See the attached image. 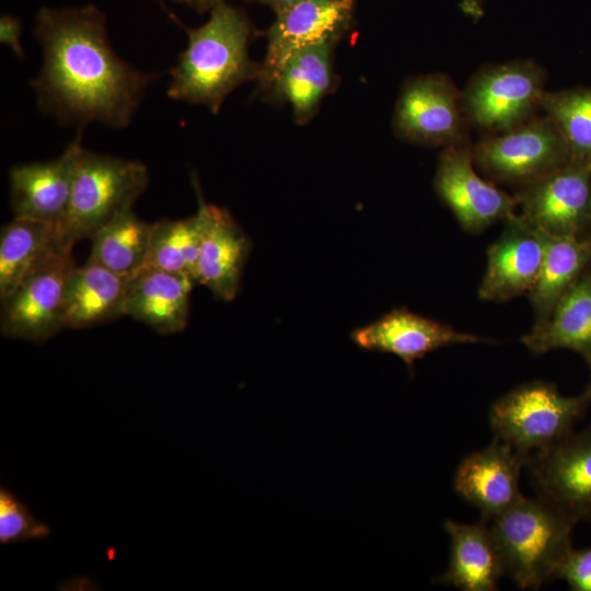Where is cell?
<instances>
[{
  "label": "cell",
  "mask_w": 591,
  "mask_h": 591,
  "mask_svg": "<svg viewBox=\"0 0 591 591\" xmlns=\"http://www.w3.org/2000/svg\"><path fill=\"white\" fill-rule=\"evenodd\" d=\"M106 15L94 4L43 7L34 34L43 66L31 81L38 108L66 125L127 127L155 73L123 60L112 48Z\"/></svg>",
  "instance_id": "6da1fadb"
},
{
  "label": "cell",
  "mask_w": 591,
  "mask_h": 591,
  "mask_svg": "<svg viewBox=\"0 0 591 591\" xmlns=\"http://www.w3.org/2000/svg\"><path fill=\"white\" fill-rule=\"evenodd\" d=\"M187 46L170 69V99L217 114L239 85L256 81L259 63L248 55L254 27L245 12L222 1L198 27L186 28Z\"/></svg>",
  "instance_id": "7a4b0ae2"
},
{
  "label": "cell",
  "mask_w": 591,
  "mask_h": 591,
  "mask_svg": "<svg viewBox=\"0 0 591 591\" xmlns=\"http://www.w3.org/2000/svg\"><path fill=\"white\" fill-rule=\"evenodd\" d=\"M488 524L506 576L522 590H537L556 578L577 522L538 496H523Z\"/></svg>",
  "instance_id": "3957f363"
},
{
  "label": "cell",
  "mask_w": 591,
  "mask_h": 591,
  "mask_svg": "<svg viewBox=\"0 0 591 591\" xmlns=\"http://www.w3.org/2000/svg\"><path fill=\"white\" fill-rule=\"evenodd\" d=\"M149 182L147 166L135 160L80 148L66 213L56 227V242L72 251L82 239L131 209Z\"/></svg>",
  "instance_id": "277c9868"
},
{
  "label": "cell",
  "mask_w": 591,
  "mask_h": 591,
  "mask_svg": "<svg viewBox=\"0 0 591 591\" xmlns=\"http://www.w3.org/2000/svg\"><path fill=\"white\" fill-rule=\"evenodd\" d=\"M591 404V395L567 396L551 382L523 383L497 398L489 408L494 438L530 456L575 430Z\"/></svg>",
  "instance_id": "5b68a950"
},
{
  "label": "cell",
  "mask_w": 591,
  "mask_h": 591,
  "mask_svg": "<svg viewBox=\"0 0 591 591\" xmlns=\"http://www.w3.org/2000/svg\"><path fill=\"white\" fill-rule=\"evenodd\" d=\"M76 266L71 251L55 241L16 287L1 299L2 335L42 343L66 328V286Z\"/></svg>",
  "instance_id": "8992f818"
},
{
  "label": "cell",
  "mask_w": 591,
  "mask_h": 591,
  "mask_svg": "<svg viewBox=\"0 0 591 591\" xmlns=\"http://www.w3.org/2000/svg\"><path fill=\"white\" fill-rule=\"evenodd\" d=\"M472 151L475 164L488 177L517 189L571 160L563 135L546 115L486 137Z\"/></svg>",
  "instance_id": "52a82bcc"
},
{
  "label": "cell",
  "mask_w": 591,
  "mask_h": 591,
  "mask_svg": "<svg viewBox=\"0 0 591 591\" xmlns=\"http://www.w3.org/2000/svg\"><path fill=\"white\" fill-rule=\"evenodd\" d=\"M545 74L530 60L482 70L462 93L465 117L489 132L508 131L530 119L541 101Z\"/></svg>",
  "instance_id": "ba28073f"
},
{
  "label": "cell",
  "mask_w": 591,
  "mask_h": 591,
  "mask_svg": "<svg viewBox=\"0 0 591 591\" xmlns=\"http://www.w3.org/2000/svg\"><path fill=\"white\" fill-rule=\"evenodd\" d=\"M519 215L545 234L586 237L591 215V165L569 160L514 195Z\"/></svg>",
  "instance_id": "9c48e42d"
},
{
  "label": "cell",
  "mask_w": 591,
  "mask_h": 591,
  "mask_svg": "<svg viewBox=\"0 0 591 591\" xmlns=\"http://www.w3.org/2000/svg\"><path fill=\"white\" fill-rule=\"evenodd\" d=\"M462 94L444 74L412 77L397 97L393 128L408 142L449 146L463 138Z\"/></svg>",
  "instance_id": "30bf717a"
},
{
  "label": "cell",
  "mask_w": 591,
  "mask_h": 591,
  "mask_svg": "<svg viewBox=\"0 0 591 591\" xmlns=\"http://www.w3.org/2000/svg\"><path fill=\"white\" fill-rule=\"evenodd\" d=\"M356 0H303L276 14L265 31L266 54L259 63L256 93L264 90L296 51L337 44L354 23Z\"/></svg>",
  "instance_id": "8fae6325"
},
{
  "label": "cell",
  "mask_w": 591,
  "mask_h": 591,
  "mask_svg": "<svg viewBox=\"0 0 591 591\" xmlns=\"http://www.w3.org/2000/svg\"><path fill=\"white\" fill-rule=\"evenodd\" d=\"M473 162V151L465 139L445 146L439 157L433 186L461 228L475 234L514 215L518 201L483 179Z\"/></svg>",
  "instance_id": "7c38bea8"
},
{
  "label": "cell",
  "mask_w": 591,
  "mask_h": 591,
  "mask_svg": "<svg viewBox=\"0 0 591 591\" xmlns=\"http://www.w3.org/2000/svg\"><path fill=\"white\" fill-rule=\"evenodd\" d=\"M525 468L536 496L577 523L591 520V422L531 454Z\"/></svg>",
  "instance_id": "4fadbf2b"
},
{
  "label": "cell",
  "mask_w": 591,
  "mask_h": 591,
  "mask_svg": "<svg viewBox=\"0 0 591 591\" xmlns=\"http://www.w3.org/2000/svg\"><path fill=\"white\" fill-rule=\"evenodd\" d=\"M530 456L493 439L484 449L467 454L459 464L453 487L456 494L490 522L522 497L520 476Z\"/></svg>",
  "instance_id": "5bb4252c"
},
{
  "label": "cell",
  "mask_w": 591,
  "mask_h": 591,
  "mask_svg": "<svg viewBox=\"0 0 591 591\" xmlns=\"http://www.w3.org/2000/svg\"><path fill=\"white\" fill-rule=\"evenodd\" d=\"M499 237L487 250V265L478 288L486 301L503 302L528 293L544 258L545 235L519 213L505 219Z\"/></svg>",
  "instance_id": "9a60e30c"
},
{
  "label": "cell",
  "mask_w": 591,
  "mask_h": 591,
  "mask_svg": "<svg viewBox=\"0 0 591 591\" xmlns=\"http://www.w3.org/2000/svg\"><path fill=\"white\" fill-rule=\"evenodd\" d=\"M82 134L54 160L14 165L9 172L15 218L56 227L63 218L72 188Z\"/></svg>",
  "instance_id": "2e32d148"
},
{
  "label": "cell",
  "mask_w": 591,
  "mask_h": 591,
  "mask_svg": "<svg viewBox=\"0 0 591 591\" xmlns=\"http://www.w3.org/2000/svg\"><path fill=\"white\" fill-rule=\"evenodd\" d=\"M351 339L362 349L397 356L409 370L416 360L440 348L484 341L479 336L460 332L405 309L392 310L374 322L355 329Z\"/></svg>",
  "instance_id": "e0dca14e"
},
{
  "label": "cell",
  "mask_w": 591,
  "mask_h": 591,
  "mask_svg": "<svg viewBox=\"0 0 591 591\" xmlns=\"http://www.w3.org/2000/svg\"><path fill=\"white\" fill-rule=\"evenodd\" d=\"M335 46L324 43L296 51L257 94L266 101L290 105L293 120L305 125L334 84Z\"/></svg>",
  "instance_id": "ac0fdd59"
},
{
  "label": "cell",
  "mask_w": 591,
  "mask_h": 591,
  "mask_svg": "<svg viewBox=\"0 0 591 591\" xmlns=\"http://www.w3.org/2000/svg\"><path fill=\"white\" fill-rule=\"evenodd\" d=\"M250 251V239L229 211L209 204L197 263V283L207 287L218 299L233 300Z\"/></svg>",
  "instance_id": "d6986e66"
},
{
  "label": "cell",
  "mask_w": 591,
  "mask_h": 591,
  "mask_svg": "<svg viewBox=\"0 0 591 591\" xmlns=\"http://www.w3.org/2000/svg\"><path fill=\"white\" fill-rule=\"evenodd\" d=\"M443 529L450 537V558L433 582L462 591H496L506 573L488 522L445 520Z\"/></svg>",
  "instance_id": "ffe728a7"
},
{
  "label": "cell",
  "mask_w": 591,
  "mask_h": 591,
  "mask_svg": "<svg viewBox=\"0 0 591 591\" xmlns=\"http://www.w3.org/2000/svg\"><path fill=\"white\" fill-rule=\"evenodd\" d=\"M194 285L185 275L142 268L128 280L125 315L161 334L178 333L187 324Z\"/></svg>",
  "instance_id": "44dd1931"
},
{
  "label": "cell",
  "mask_w": 591,
  "mask_h": 591,
  "mask_svg": "<svg viewBox=\"0 0 591 591\" xmlns=\"http://www.w3.org/2000/svg\"><path fill=\"white\" fill-rule=\"evenodd\" d=\"M521 343L535 355L575 351L587 363L591 380V264L558 300L546 322L532 326Z\"/></svg>",
  "instance_id": "7402d4cb"
},
{
  "label": "cell",
  "mask_w": 591,
  "mask_h": 591,
  "mask_svg": "<svg viewBox=\"0 0 591 591\" xmlns=\"http://www.w3.org/2000/svg\"><path fill=\"white\" fill-rule=\"evenodd\" d=\"M129 278L91 262L76 266L65 293V326L83 328L125 315Z\"/></svg>",
  "instance_id": "603a6c76"
},
{
  "label": "cell",
  "mask_w": 591,
  "mask_h": 591,
  "mask_svg": "<svg viewBox=\"0 0 591 591\" xmlns=\"http://www.w3.org/2000/svg\"><path fill=\"white\" fill-rule=\"evenodd\" d=\"M544 235L543 264L528 292L534 314L533 327L546 322L558 300L591 264V240Z\"/></svg>",
  "instance_id": "cb8c5ba5"
},
{
  "label": "cell",
  "mask_w": 591,
  "mask_h": 591,
  "mask_svg": "<svg viewBox=\"0 0 591 591\" xmlns=\"http://www.w3.org/2000/svg\"><path fill=\"white\" fill-rule=\"evenodd\" d=\"M193 185L197 195V212L179 220L163 219L151 224L147 262L151 267L185 275L197 283V263L209 204L205 201L196 177Z\"/></svg>",
  "instance_id": "d4e9b609"
},
{
  "label": "cell",
  "mask_w": 591,
  "mask_h": 591,
  "mask_svg": "<svg viewBox=\"0 0 591 591\" xmlns=\"http://www.w3.org/2000/svg\"><path fill=\"white\" fill-rule=\"evenodd\" d=\"M150 236L151 224L128 209L94 233L88 259L130 278L146 265Z\"/></svg>",
  "instance_id": "484cf974"
},
{
  "label": "cell",
  "mask_w": 591,
  "mask_h": 591,
  "mask_svg": "<svg viewBox=\"0 0 591 591\" xmlns=\"http://www.w3.org/2000/svg\"><path fill=\"white\" fill-rule=\"evenodd\" d=\"M55 227L15 218L0 235V299L5 298L56 241Z\"/></svg>",
  "instance_id": "4316f807"
},
{
  "label": "cell",
  "mask_w": 591,
  "mask_h": 591,
  "mask_svg": "<svg viewBox=\"0 0 591 591\" xmlns=\"http://www.w3.org/2000/svg\"><path fill=\"white\" fill-rule=\"evenodd\" d=\"M541 108L563 135L571 160L591 165V88L545 92Z\"/></svg>",
  "instance_id": "83f0119b"
},
{
  "label": "cell",
  "mask_w": 591,
  "mask_h": 591,
  "mask_svg": "<svg viewBox=\"0 0 591 591\" xmlns=\"http://www.w3.org/2000/svg\"><path fill=\"white\" fill-rule=\"evenodd\" d=\"M50 526L37 520L27 505L14 491L0 488V544L8 545L33 540H44Z\"/></svg>",
  "instance_id": "f1b7e54d"
},
{
  "label": "cell",
  "mask_w": 591,
  "mask_h": 591,
  "mask_svg": "<svg viewBox=\"0 0 591 591\" xmlns=\"http://www.w3.org/2000/svg\"><path fill=\"white\" fill-rule=\"evenodd\" d=\"M556 579L564 580L573 591H591V546L572 547L560 564Z\"/></svg>",
  "instance_id": "f546056e"
},
{
  "label": "cell",
  "mask_w": 591,
  "mask_h": 591,
  "mask_svg": "<svg viewBox=\"0 0 591 591\" xmlns=\"http://www.w3.org/2000/svg\"><path fill=\"white\" fill-rule=\"evenodd\" d=\"M22 23L11 15L3 14L0 19V42L8 45L12 51L19 57H24V50L21 44Z\"/></svg>",
  "instance_id": "4dcf8cb0"
},
{
  "label": "cell",
  "mask_w": 591,
  "mask_h": 591,
  "mask_svg": "<svg viewBox=\"0 0 591 591\" xmlns=\"http://www.w3.org/2000/svg\"><path fill=\"white\" fill-rule=\"evenodd\" d=\"M178 3L186 4L198 13L210 12L215 7L224 0H173Z\"/></svg>",
  "instance_id": "1f68e13d"
},
{
  "label": "cell",
  "mask_w": 591,
  "mask_h": 591,
  "mask_svg": "<svg viewBox=\"0 0 591 591\" xmlns=\"http://www.w3.org/2000/svg\"><path fill=\"white\" fill-rule=\"evenodd\" d=\"M251 3H259L270 8L275 14L303 1V0H245Z\"/></svg>",
  "instance_id": "d6a6232c"
},
{
  "label": "cell",
  "mask_w": 591,
  "mask_h": 591,
  "mask_svg": "<svg viewBox=\"0 0 591 591\" xmlns=\"http://www.w3.org/2000/svg\"><path fill=\"white\" fill-rule=\"evenodd\" d=\"M587 239L591 240V215H590V224H589V230H588V233H587Z\"/></svg>",
  "instance_id": "836d02e7"
},
{
  "label": "cell",
  "mask_w": 591,
  "mask_h": 591,
  "mask_svg": "<svg viewBox=\"0 0 591 591\" xmlns=\"http://www.w3.org/2000/svg\"><path fill=\"white\" fill-rule=\"evenodd\" d=\"M586 390H587V391L590 393V395H591V380H590L588 386L586 387Z\"/></svg>",
  "instance_id": "e575fe53"
}]
</instances>
